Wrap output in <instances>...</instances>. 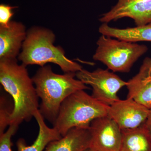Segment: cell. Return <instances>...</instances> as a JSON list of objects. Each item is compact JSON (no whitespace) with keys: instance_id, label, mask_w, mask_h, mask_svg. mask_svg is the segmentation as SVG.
<instances>
[{"instance_id":"1","label":"cell","mask_w":151,"mask_h":151,"mask_svg":"<svg viewBox=\"0 0 151 151\" xmlns=\"http://www.w3.org/2000/svg\"><path fill=\"white\" fill-rule=\"evenodd\" d=\"M26 66L19 64L17 59H0V82L14 101L9 126L29 122L39 109V97Z\"/></svg>"},{"instance_id":"2","label":"cell","mask_w":151,"mask_h":151,"mask_svg":"<svg viewBox=\"0 0 151 151\" xmlns=\"http://www.w3.org/2000/svg\"><path fill=\"white\" fill-rule=\"evenodd\" d=\"M76 73L59 74L52 71L50 65L40 67L32 77L41 103L40 112L44 119L52 124L57 118L60 106L73 93L89 89L88 86L78 79Z\"/></svg>"},{"instance_id":"3","label":"cell","mask_w":151,"mask_h":151,"mask_svg":"<svg viewBox=\"0 0 151 151\" xmlns=\"http://www.w3.org/2000/svg\"><path fill=\"white\" fill-rule=\"evenodd\" d=\"M55 35L51 30L33 27L27 31L18 59L26 66L42 67L51 63L58 65L64 73H76L82 69L81 65L66 57L61 47L55 46Z\"/></svg>"},{"instance_id":"4","label":"cell","mask_w":151,"mask_h":151,"mask_svg":"<svg viewBox=\"0 0 151 151\" xmlns=\"http://www.w3.org/2000/svg\"><path fill=\"white\" fill-rule=\"evenodd\" d=\"M109 107L84 90H79L63 102L53 127L62 137L72 128L89 129L92 121L108 116Z\"/></svg>"},{"instance_id":"5","label":"cell","mask_w":151,"mask_h":151,"mask_svg":"<svg viewBox=\"0 0 151 151\" xmlns=\"http://www.w3.org/2000/svg\"><path fill=\"white\" fill-rule=\"evenodd\" d=\"M97 45L93 59L102 62L114 72H129L134 63L148 50L144 45L104 35L99 37Z\"/></svg>"},{"instance_id":"6","label":"cell","mask_w":151,"mask_h":151,"mask_svg":"<svg viewBox=\"0 0 151 151\" xmlns=\"http://www.w3.org/2000/svg\"><path fill=\"white\" fill-rule=\"evenodd\" d=\"M76 77L92 87V97L109 106L120 100L118 92L127 84V81L108 69L98 68L91 72L82 69L76 72Z\"/></svg>"},{"instance_id":"7","label":"cell","mask_w":151,"mask_h":151,"mask_svg":"<svg viewBox=\"0 0 151 151\" xmlns=\"http://www.w3.org/2000/svg\"><path fill=\"white\" fill-rule=\"evenodd\" d=\"M89 130L91 149L95 151H120L122 130L110 117L95 119L91 123Z\"/></svg>"},{"instance_id":"8","label":"cell","mask_w":151,"mask_h":151,"mask_svg":"<svg viewBox=\"0 0 151 151\" xmlns=\"http://www.w3.org/2000/svg\"><path fill=\"white\" fill-rule=\"evenodd\" d=\"M150 109L132 98L119 100L109 105L108 116L122 130L135 129L145 124Z\"/></svg>"},{"instance_id":"9","label":"cell","mask_w":151,"mask_h":151,"mask_svg":"<svg viewBox=\"0 0 151 151\" xmlns=\"http://www.w3.org/2000/svg\"><path fill=\"white\" fill-rule=\"evenodd\" d=\"M134 20L137 26L151 23V0H118L109 12L103 14L99 20L103 23L124 18Z\"/></svg>"},{"instance_id":"10","label":"cell","mask_w":151,"mask_h":151,"mask_svg":"<svg viewBox=\"0 0 151 151\" xmlns=\"http://www.w3.org/2000/svg\"><path fill=\"white\" fill-rule=\"evenodd\" d=\"M27 35L20 22L11 21L7 26H0V59H17Z\"/></svg>"},{"instance_id":"11","label":"cell","mask_w":151,"mask_h":151,"mask_svg":"<svg viewBox=\"0 0 151 151\" xmlns=\"http://www.w3.org/2000/svg\"><path fill=\"white\" fill-rule=\"evenodd\" d=\"M127 98L151 108V58L143 60L138 73L127 81Z\"/></svg>"},{"instance_id":"12","label":"cell","mask_w":151,"mask_h":151,"mask_svg":"<svg viewBox=\"0 0 151 151\" xmlns=\"http://www.w3.org/2000/svg\"><path fill=\"white\" fill-rule=\"evenodd\" d=\"M91 141L89 129L73 128L59 139L50 142L44 151H84L90 148Z\"/></svg>"},{"instance_id":"13","label":"cell","mask_w":151,"mask_h":151,"mask_svg":"<svg viewBox=\"0 0 151 151\" xmlns=\"http://www.w3.org/2000/svg\"><path fill=\"white\" fill-rule=\"evenodd\" d=\"M34 117L39 126L37 137L32 145L29 146L24 139H19L17 142V151H44L50 142L62 137L56 129L49 128L46 125L39 110L36 112Z\"/></svg>"},{"instance_id":"14","label":"cell","mask_w":151,"mask_h":151,"mask_svg":"<svg viewBox=\"0 0 151 151\" xmlns=\"http://www.w3.org/2000/svg\"><path fill=\"white\" fill-rule=\"evenodd\" d=\"M99 32L102 35L121 40L135 42H151V23L142 26L126 29L112 27L108 23H103L99 27Z\"/></svg>"},{"instance_id":"15","label":"cell","mask_w":151,"mask_h":151,"mask_svg":"<svg viewBox=\"0 0 151 151\" xmlns=\"http://www.w3.org/2000/svg\"><path fill=\"white\" fill-rule=\"evenodd\" d=\"M120 151H151V136L145 124L131 129L122 130Z\"/></svg>"},{"instance_id":"16","label":"cell","mask_w":151,"mask_h":151,"mask_svg":"<svg viewBox=\"0 0 151 151\" xmlns=\"http://www.w3.org/2000/svg\"><path fill=\"white\" fill-rule=\"evenodd\" d=\"M18 127L17 125H10L6 131L0 134V151H12V138Z\"/></svg>"},{"instance_id":"17","label":"cell","mask_w":151,"mask_h":151,"mask_svg":"<svg viewBox=\"0 0 151 151\" xmlns=\"http://www.w3.org/2000/svg\"><path fill=\"white\" fill-rule=\"evenodd\" d=\"M18 8L16 6H12L6 4L0 5V26H7L11 21L14 14L13 10Z\"/></svg>"},{"instance_id":"18","label":"cell","mask_w":151,"mask_h":151,"mask_svg":"<svg viewBox=\"0 0 151 151\" xmlns=\"http://www.w3.org/2000/svg\"><path fill=\"white\" fill-rule=\"evenodd\" d=\"M6 100L4 97L1 98V112H0V134L4 132L6 128L9 126V118L12 111H9L6 104Z\"/></svg>"},{"instance_id":"19","label":"cell","mask_w":151,"mask_h":151,"mask_svg":"<svg viewBox=\"0 0 151 151\" xmlns=\"http://www.w3.org/2000/svg\"><path fill=\"white\" fill-rule=\"evenodd\" d=\"M145 125L151 136V108L150 109L149 115L147 119L145 122Z\"/></svg>"},{"instance_id":"20","label":"cell","mask_w":151,"mask_h":151,"mask_svg":"<svg viewBox=\"0 0 151 151\" xmlns=\"http://www.w3.org/2000/svg\"><path fill=\"white\" fill-rule=\"evenodd\" d=\"M84 151H94V150H93V149H91V148H89L86 149V150Z\"/></svg>"}]
</instances>
